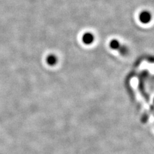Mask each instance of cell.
Segmentation results:
<instances>
[{"instance_id":"obj_1","label":"cell","mask_w":154,"mask_h":154,"mask_svg":"<svg viewBox=\"0 0 154 154\" xmlns=\"http://www.w3.org/2000/svg\"><path fill=\"white\" fill-rule=\"evenodd\" d=\"M133 88L134 89L135 92H136V94L137 96V100L139 102H140L141 106L143 107V110L144 111V114H145L148 120V122L151 123H153L154 124V114H153L150 105L148 103L146 98L144 95L143 93V91L141 89V87L139 83L133 84Z\"/></svg>"},{"instance_id":"obj_2","label":"cell","mask_w":154,"mask_h":154,"mask_svg":"<svg viewBox=\"0 0 154 154\" xmlns=\"http://www.w3.org/2000/svg\"><path fill=\"white\" fill-rule=\"evenodd\" d=\"M152 15L148 11H143L139 15V20L143 23H148L151 21Z\"/></svg>"},{"instance_id":"obj_3","label":"cell","mask_w":154,"mask_h":154,"mask_svg":"<svg viewBox=\"0 0 154 154\" xmlns=\"http://www.w3.org/2000/svg\"><path fill=\"white\" fill-rule=\"evenodd\" d=\"M94 41V36L90 33H87L84 35L83 37V42L85 44L89 45L92 43Z\"/></svg>"},{"instance_id":"obj_4","label":"cell","mask_w":154,"mask_h":154,"mask_svg":"<svg viewBox=\"0 0 154 154\" xmlns=\"http://www.w3.org/2000/svg\"><path fill=\"white\" fill-rule=\"evenodd\" d=\"M46 62L50 66H54L57 62V58L54 55H50L47 57Z\"/></svg>"},{"instance_id":"obj_5","label":"cell","mask_w":154,"mask_h":154,"mask_svg":"<svg viewBox=\"0 0 154 154\" xmlns=\"http://www.w3.org/2000/svg\"><path fill=\"white\" fill-rule=\"evenodd\" d=\"M110 47H111L112 48H113V49H118V48H119V43L116 40H114V41H112L111 42H110Z\"/></svg>"}]
</instances>
